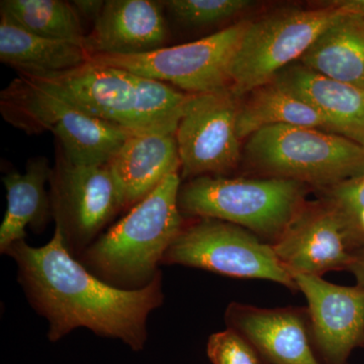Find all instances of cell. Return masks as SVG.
<instances>
[{"instance_id":"obj_1","label":"cell","mask_w":364,"mask_h":364,"mask_svg":"<svg viewBox=\"0 0 364 364\" xmlns=\"http://www.w3.org/2000/svg\"><path fill=\"white\" fill-rule=\"evenodd\" d=\"M6 254L18 265V282L31 305L49 323L52 342L86 328L98 336L121 340L132 350H142L148 318L163 301L160 274L142 289L112 286L75 259L56 228L42 247L23 240Z\"/></svg>"},{"instance_id":"obj_2","label":"cell","mask_w":364,"mask_h":364,"mask_svg":"<svg viewBox=\"0 0 364 364\" xmlns=\"http://www.w3.org/2000/svg\"><path fill=\"white\" fill-rule=\"evenodd\" d=\"M25 76L76 109L133 133L176 134L193 95L93 60L61 73Z\"/></svg>"},{"instance_id":"obj_3","label":"cell","mask_w":364,"mask_h":364,"mask_svg":"<svg viewBox=\"0 0 364 364\" xmlns=\"http://www.w3.org/2000/svg\"><path fill=\"white\" fill-rule=\"evenodd\" d=\"M178 172L130 208L124 218L93 242L81 263L93 274L123 289L147 287L158 265L182 229Z\"/></svg>"},{"instance_id":"obj_4","label":"cell","mask_w":364,"mask_h":364,"mask_svg":"<svg viewBox=\"0 0 364 364\" xmlns=\"http://www.w3.org/2000/svg\"><path fill=\"white\" fill-rule=\"evenodd\" d=\"M0 109L4 119L26 133L51 131L74 165L107 164L136 134L76 109L21 74L2 91Z\"/></svg>"},{"instance_id":"obj_5","label":"cell","mask_w":364,"mask_h":364,"mask_svg":"<svg viewBox=\"0 0 364 364\" xmlns=\"http://www.w3.org/2000/svg\"><path fill=\"white\" fill-rule=\"evenodd\" d=\"M304 184L294 179L203 176L181 186V214L230 223L277 240L298 214Z\"/></svg>"},{"instance_id":"obj_6","label":"cell","mask_w":364,"mask_h":364,"mask_svg":"<svg viewBox=\"0 0 364 364\" xmlns=\"http://www.w3.org/2000/svg\"><path fill=\"white\" fill-rule=\"evenodd\" d=\"M246 153L277 177L332 188L364 174V147L334 133L277 124L249 136Z\"/></svg>"},{"instance_id":"obj_7","label":"cell","mask_w":364,"mask_h":364,"mask_svg":"<svg viewBox=\"0 0 364 364\" xmlns=\"http://www.w3.org/2000/svg\"><path fill=\"white\" fill-rule=\"evenodd\" d=\"M341 1L315 9H287L249 23L232 62L231 90L237 98L272 82L301 59L343 11Z\"/></svg>"},{"instance_id":"obj_8","label":"cell","mask_w":364,"mask_h":364,"mask_svg":"<svg viewBox=\"0 0 364 364\" xmlns=\"http://www.w3.org/2000/svg\"><path fill=\"white\" fill-rule=\"evenodd\" d=\"M249 21L186 44L135 56H97L91 60L161 81L188 95L220 92L231 88L232 62Z\"/></svg>"},{"instance_id":"obj_9","label":"cell","mask_w":364,"mask_h":364,"mask_svg":"<svg viewBox=\"0 0 364 364\" xmlns=\"http://www.w3.org/2000/svg\"><path fill=\"white\" fill-rule=\"evenodd\" d=\"M162 263L241 279H268L298 289L272 245L258 240L244 228L219 220L202 219L182 229Z\"/></svg>"},{"instance_id":"obj_10","label":"cell","mask_w":364,"mask_h":364,"mask_svg":"<svg viewBox=\"0 0 364 364\" xmlns=\"http://www.w3.org/2000/svg\"><path fill=\"white\" fill-rule=\"evenodd\" d=\"M49 183L55 228L67 250L81 256L124 208L117 182L107 164L74 165L61 151Z\"/></svg>"},{"instance_id":"obj_11","label":"cell","mask_w":364,"mask_h":364,"mask_svg":"<svg viewBox=\"0 0 364 364\" xmlns=\"http://www.w3.org/2000/svg\"><path fill=\"white\" fill-rule=\"evenodd\" d=\"M289 272L321 275L349 269L364 250V234L334 203L299 210L272 244Z\"/></svg>"},{"instance_id":"obj_12","label":"cell","mask_w":364,"mask_h":364,"mask_svg":"<svg viewBox=\"0 0 364 364\" xmlns=\"http://www.w3.org/2000/svg\"><path fill=\"white\" fill-rule=\"evenodd\" d=\"M238 98L231 90L193 95L176 132L183 177L220 174L240 158Z\"/></svg>"},{"instance_id":"obj_13","label":"cell","mask_w":364,"mask_h":364,"mask_svg":"<svg viewBox=\"0 0 364 364\" xmlns=\"http://www.w3.org/2000/svg\"><path fill=\"white\" fill-rule=\"evenodd\" d=\"M289 273L308 299L314 338L325 363L347 364L352 351L364 345V287Z\"/></svg>"},{"instance_id":"obj_14","label":"cell","mask_w":364,"mask_h":364,"mask_svg":"<svg viewBox=\"0 0 364 364\" xmlns=\"http://www.w3.org/2000/svg\"><path fill=\"white\" fill-rule=\"evenodd\" d=\"M162 1L107 0L83 40L91 58L135 56L166 47L168 38Z\"/></svg>"},{"instance_id":"obj_15","label":"cell","mask_w":364,"mask_h":364,"mask_svg":"<svg viewBox=\"0 0 364 364\" xmlns=\"http://www.w3.org/2000/svg\"><path fill=\"white\" fill-rule=\"evenodd\" d=\"M107 166L117 182L124 208H132L181 168L176 134H133Z\"/></svg>"},{"instance_id":"obj_16","label":"cell","mask_w":364,"mask_h":364,"mask_svg":"<svg viewBox=\"0 0 364 364\" xmlns=\"http://www.w3.org/2000/svg\"><path fill=\"white\" fill-rule=\"evenodd\" d=\"M277 85L313 107L327 130L364 147V90L294 63L275 76Z\"/></svg>"},{"instance_id":"obj_17","label":"cell","mask_w":364,"mask_h":364,"mask_svg":"<svg viewBox=\"0 0 364 364\" xmlns=\"http://www.w3.org/2000/svg\"><path fill=\"white\" fill-rule=\"evenodd\" d=\"M232 329L243 335L272 364H321L311 348L303 320L289 310L231 306Z\"/></svg>"},{"instance_id":"obj_18","label":"cell","mask_w":364,"mask_h":364,"mask_svg":"<svg viewBox=\"0 0 364 364\" xmlns=\"http://www.w3.org/2000/svg\"><path fill=\"white\" fill-rule=\"evenodd\" d=\"M344 9L299 59V63L326 77L364 90V14Z\"/></svg>"},{"instance_id":"obj_19","label":"cell","mask_w":364,"mask_h":364,"mask_svg":"<svg viewBox=\"0 0 364 364\" xmlns=\"http://www.w3.org/2000/svg\"><path fill=\"white\" fill-rule=\"evenodd\" d=\"M52 170L47 158L35 157L28 161L25 173L11 172L2 178L7 207L0 226L1 253L25 240L26 227L39 233L47 226L52 212L46 184L51 179Z\"/></svg>"},{"instance_id":"obj_20","label":"cell","mask_w":364,"mask_h":364,"mask_svg":"<svg viewBox=\"0 0 364 364\" xmlns=\"http://www.w3.org/2000/svg\"><path fill=\"white\" fill-rule=\"evenodd\" d=\"M83 42L41 37L0 18V61L18 74L45 76L77 68L90 61Z\"/></svg>"},{"instance_id":"obj_21","label":"cell","mask_w":364,"mask_h":364,"mask_svg":"<svg viewBox=\"0 0 364 364\" xmlns=\"http://www.w3.org/2000/svg\"><path fill=\"white\" fill-rule=\"evenodd\" d=\"M277 124L327 130L324 117L313 107L272 81L251 91L248 100L239 105L237 133L243 140L261 129Z\"/></svg>"},{"instance_id":"obj_22","label":"cell","mask_w":364,"mask_h":364,"mask_svg":"<svg viewBox=\"0 0 364 364\" xmlns=\"http://www.w3.org/2000/svg\"><path fill=\"white\" fill-rule=\"evenodd\" d=\"M0 16L41 37L83 42L86 36L82 18L71 1L2 0Z\"/></svg>"},{"instance_id":"obj_23","label":"cell","mask_w":364,"mask_h":364,"mask_svg":"<svg viewBox=\"0 0 364 364\" xmlns=\"http://www.w3.org/2000/svg\"><path fill=\"white\" fill-rule=\"evenodd\" d=\"M162 2L172 20L189 28L217 25L235 18L253 4L249 0H168Z\"/></svg>"},{"instance_id":"obj_24","label":"cell","mask_w":364,"mask_h":364,"mask_svg":"<svg viewBox=\"0 0 364 364\" xmlns=\"http://www.w3.org/2000/svg\"><path fill=\"white\" fill-rule=\"evenodd\" d=\"M207 353L213 364H261L252 344L232 328L208 338Z\"/></svg>"},{"instance_id":"obj_25","label":"cell","mask_w":364,"mask_h":364,"mask_svg":"<svg viewBox=\"0 0 364 364\" xmlns=\"http://www.w3.org/2000/svg\"><path fill=\"white\" fill-rule=\"evenodd\" d=\"M330 202L353 220L364 210V174L358 178L329 188Z\"/></svg>"},{"instance_id":"obj_26","label":"cell","mask_w":364,"mask_h":364,"mask_svg":"<svg viewBox=\"0 0 364 364\" xmlns=\"http://www.w3.org/2000/svg\"><path fill=\"white\" fill-rule=\"evenodd\" d=\"M71 2L82 21L85 18L91 21L92 25L100 18L105 4V1L100 0H75Z\"/></svg>"},{"instance_id":"obj_27","label":"cell","mask_w":364,"mask_h":364,"mask_svg":"<svg viewBox=\"0 0 364 364\" xmlns=\"http://www.w3.org/2000/svg\"><path fill=\"white\" fill-rule=\"evenodd\" d=\"M348 270L353 273L354 277L358 282V286L364 287V250H361L358 254L356 259L352 263Z\"/></svg>"},{"instance_id":"obj_28","label":"cell","mask_w":364,"mask_h":364,"mask_svg":"<svg viewBox=\"0 0 364 364\" xmlns=\"http://www.w3.org/2000/svg\"><path fill=\"white\" fill-rule=\"evenodd\" d=\"M353 221L358 224L359 229H360L361 232L364 234V210L359 212L358 214L353 218Z\"/></svg>"}]
</instances>
